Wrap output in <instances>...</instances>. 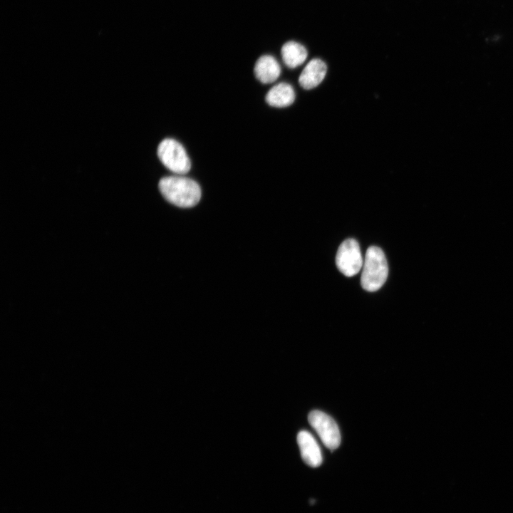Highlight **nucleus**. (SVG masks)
Instances as JSON below:
<instances>
[{
  "mask_svg": "<svg viewBox=\"0 0 513 513\" xmlns=\"http://www.w3.org/2000/svg\"><path fill=\"white\" fill-rule=\"evenodd\" d=\"M159 190L166 200L180 207H194L201 198L199 185L182 175L162 177L159 182Z\"/></svg>",
  "mask_w": 513,
  "mask_h": 513,
  "instance_id": "1",
  "label": "nucleus"
},
{
  "mask_svg": "<svg viewBox=\"0 0 513 513\" xmlns=\"http://www.w3.org/2000/svg\"><path fill=\"white\" fill-rule=\"evenodd\" d=\"M388 273V263L382 249L375 246L368 247L361 278L363 289L368 291L378 290L385 282Z\"/></svg>",
  "mask_w": 513,
  "mask_h": 513,
  "instance_id": "2",
  "label": "nucleus"
},
{
  "mask_svg": "<svg viewBox=\"0 0 513 513\" xmlns=\"http://www.w3.org/2000/svg\"><path fill=\"white\" fill-rule=\"evenodd\" d=\"M161 162L170 171L180 175L186 174L191 168V162L183 146L171 138L164 139L157 147Z\"/></svg>",
  "mask_w": 513,
  "mask_h": 513,
  "instance_id": "3",
  "label": "nucleus"
},
{
  "mask_svg": "<svg viewBox=\"0 0 513 513\" xmlns=\"http://www.w3.org/2000/svg\"><path fill=\"white\" fill-rule=\"evenodd\" d=\"M336 264L338 270L346 276L351 277L359 272L363 261L356 239H347L341 244L336 253Z\"/></svg>",
  "mask_w": 513,
  "mask_h": 513,
  "instance_id": "4",
  "label": "nucleus"
},
{
  "mask_svg": "<svg viewBox=\"0 0 513 513\" xmlns=\"http://www.w3.org/2000/svg\"><path fill=\"white\" fill-rule=\"evenodd\" d=\"M308 419L326 447L333 450L339 446L340 431L331 416L319 410H313L309 413Z\"/></svg>",
  "mask_w": 513,
  "mask_h": 513,
  "instance_id": "5",
  "label": "nucleus"
},
{
  "mask_svg": "<svg viewBox=\"0 0 513 513\" xmlns=\"http://www.w3.org/2000/svg\"><path fill=\"white\" fill-rule=\"evenodd\" d=\"M297 442L305 463L312 467H318L322 462V455L313 435L306 430L300 431L297 435Z\"/></svg>",
  "mask_w": 513,
  "mask_h": 513,
  "instance_id": "6",
  "label": "nucleus"
},
{
  "mask_svg": "<svg viewBox=\"0 0 513 513\" xmlns=\"http://www.w3.org/2000/svg\"><path fill=\"white\" fill-rule=\"evenodd\" d=\"M327 66L320 58H313L306 65L299 78L300 86L310 90L318 86L325 78Z\"/></svg>",
  "mask_w": 513,
  "mask_h": 513,
  "instance_id": "7",
  "label": "nucleus"
},
{
  "mask_svg": "<svg viewBox=\"0 0 513 513\" xmlns=\"http://www.w3.org/2000/svg\"><path fill=\"white\" fill-rule=\"evenodd\" d=\"M256 78L262 83H271L280 76L281 67L274 57L264 55L259 58L254 66Z\"/></svg>",
  "mask_w": 513,
  "mask_h": 513,
  "instance_id": "8",
  "label": "nucleus"
},
{
  "mask_svg": "<svg viewBox=\"0 0 513 513\" xmlns=\"http://www.w3.org/2000/svg\"><path fill=\"white\" fill-rule=\"evenodd\" d=\"M265 98L271 106L284 108L294 103L295 92L290 84L283 82L273 86L266 93Z\"/></svg>",
  "mask_w": 513,
  "mask_h": 513,
  "instance_id": "9",
  "label": "nucleus"
},
{
  "mask_svg": "<svg viewBox=\"0 0 513 513\" xmlns=\"http://www.w3.org/2000/svg\"><path fill=\"white\" fill-rule=\"evenodd\" d=\"M281 54L286 66L290 68H294L306 60L308 51L305 46L300 43L290 41L283 45Z\"/></svg>",
  "mask_w": 513,
  "mask_h": 513,
  "instance_id": "10",
  "label": "nucleus"
}]
</instances>
